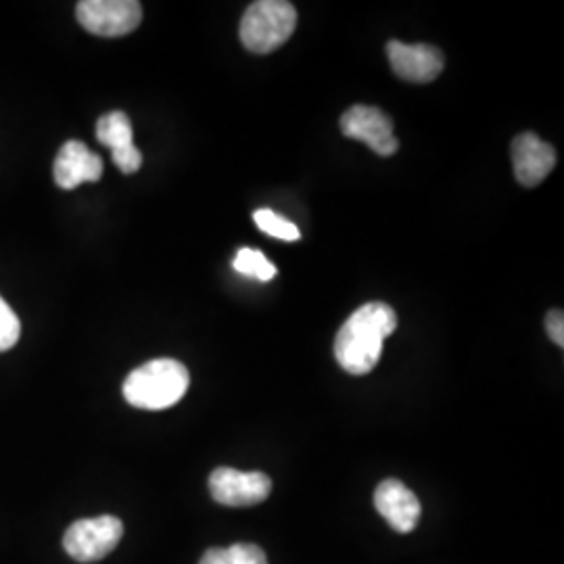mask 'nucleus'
I'll use <instances>...</instances> for the list:
<instances>
[{"label": "nucleus", "mask_w": 564, "mask_h": 564, "mask_svg": "<svg viewBox=\"0 0 564 564\" xmlns=\"http://www.w3.org/2000/svg\"><path fill=\"white\" fill-rule=\"evenodd\" d=\"M398 328L391 305L381 302L358 307L335 337V358L345 372L362 377L375 370L383 356V343Z\"/></svg>", "instance_id": "nucleus-1"}, {"label": "nucleus", "mask_w": 564, "mask_h": 564, "mask_svg": "<svg viewBox=\"0 0 564 564\" xmlns=\"http://www.w3.org/2000/svg\"><path fill=\"white\" fill-rule=\"evenodd\" d=\"M191 384V375L184 364L172 358H160L142 364L123 381L126 402L139 410H167L181 402Z\"/></svg>", "instance_id": "nucleus-2"}, {"label": "nucleus", "mask_w": 564, "mask_h": 564, "mask_svg": "<svg viewBox=\"0 0 564 564\" xmlns=\"http://www.w3.org/2000/svg\"><path fill=\"white\" fill-rule=\"evenodd\" d=\"M297 25V11L284 0H258L242 15L241 42L256 55H268L289 41Z\"/></svg>", "instance_id": "nucleus-3"}, {"label": "nucleus", "mask_w": 564, "mask_h": 564, "mask_svg": "<svg viewBox=\"0 0 564 564\" xmlns=\"http://www.w3.org/2000/svg\"><path fill=\"white\" fill-rule=\"evenodd\" d=\"M123 538V523L113 514L82 519L63 535V547L76 563H97L109 556Z\"/></svg>", "instance_id": "nucleus-4"}, {"label": "nucleus", "mask_w": 564, "mask_h": 564, "mask_svg": "<svg viewBox=\"0 0 564 564\" xmlns=\"http://www.w3.org/2000/svg\"><path fill=\"white\" fill-rule=\"evenodd\" d=\"M76 18L86 32L118 39L141 25L142 7L137 0H82L76 7Z\"/></svg>", "instance_id": "nucleus-5"}, {"label": "nucleus", "mask_w": 564, "mask_h": 564, "mask_svg": "<svg viewBox=\"0 0 564 564\" xmlns=\"http://www.w3.org/2000/svg\"><path fill=\"white\" fill-rule=\"evenodd\" d=\"M339 126L347 139L368 144L381 158H391L400 149V141L393 134V121L377 107L354 105L343 113Z\"/></svg>", "instance_id": "nucleus-6"}, {"label": "nucleus", "mask_w": 564, "mask_h": 564, "mask_svg": "<svg viewBox=\"0 0 564 564\" xmlns=\"http://www.w3.org/2000/svg\"><path fill=\"white\" fill-rule=\"evenodd\" d=\"M209 491L218 505L230 508L262 505L272 494V481L263 473H242L220 466L209 475Z\"/></svg>", "instance_id": "nucleus-7"}, {"label": "nucleus", "mask_w": 564, "mask_h": 564, "mask_svg": "<svg viewBox=\"0 0 564 564\" xmlns=\"http://www.w3.org/2000/svg\"><path fill=\"white\" fill-rule=\"evenodd\" d=\"M391 69L405 82L426 84L440 78L444 72V55L431 44H405L391 41L387 44Z\"/></svg>", "instance_id": "nucleus-8"}, {"label": "nucleus", "mask_w": 564, "mask_h": 564, "mask_svg": "<svg viewBox=\"0 0 564 564\" xmlns=\"http://www.w3.org/2000/svg\"><path fill=\"white\" fill-rule=\"evenodd\" d=\"M514 176L523 186H538L556 165V151L533 132L519 134L512 141Z\"/></svg>", "instance_id": "nucleus-9"}, {"label": "nucleus", "mask_w": 564, "mask_h": 564, "mask_svg": "<svg viewBox=\"0 0 564 564\" xmlns=\"http://www.w3.org/2000/svg\"><path fill=\"white\" fill-rule=\"evenodd\" d=\"M375 506L398 533H410L421 519V502L410 487L398 479H384L375 491Z\"/></svg>", "instance_id": "nucleus-10"}, {"label": "nucleus", "mask_w": 564, "mask_h": 564, "mask_svg": "<svg viewBox=\"0 0 564 564\" xmlns=\"http://www.w3.org/2000/svg\"><path fill=\"white\" fill-rule=\"evenodd\" d=\"M53 176L63 191H74L84 182H99L102 176V160L84 142L67 141L59 149L53 165Z\"/></svg>", "instance_id": "nucleus-11"}, {"label": "nucleus", "mask_w": 564, "mask_h": 564, "mask_svg": "<svg viewBox=\"0 0 564 564\" xmlns=\"http://www.w3.org/2000/svg\"><path fill=\"white\" fill-rule=\"evenodd\" d=\"M97 141L118 153L123 149L134 147V132L132 121L123 111H111L97 121Z\"/></svg>", "instance_id": "nucleus-12"}, {"label": "nucleus", "mask_w": 564, "mask_h": 564, "mask_svg": "<svg viewBox=\"0 0 564 564\" xmlns=\"http://www.w3.org/2000/svg\"><path fill=\"white\" fill-rule=\"evenodd\" d=\"M232 268L247 279H258L262 282L272 281L276 276V265L268 262V258L260 249H241L232 262Z\"/></svg>", "instance_id": "nucleus-13"}, {"label": "nucleus", "mask_w": 564, "mask_h": 564, "mask_svg": "<svg viewBox=\"0 0 564 564\" xmlns=\"http://www.w3.org/2000/svg\"><path fill=\"white\" fill-rule=\"evenodd\" d=\"M253 223L262 232L274 237V239H281V241H300V237H302V232L295 224L289 223L286 218H282V216L274 214L272 209H265V207L253 214Z\"/></svg>", "instance_id": "nucleus-14"}, {"label": "nucleus", "mask_w": 564, "mask_h": 564, "mask_svg": "<svg viewBox=\"0 0 564 564\" xmlns=\"http://www.w3.org/2000/svg\"><path fill=\"white\" fill-rule=\"evenodd\" d=\"M21 324L13 307L0 297V351L11 349L20 341Z\"/></svg>", "instance_id": "nucleus-15"}, {"label": "nucleus", "mask_w": 564, "mask_h": 564, "mask_svg": "<svg viewBox=\"0 0 564 564\" xmlns=\"http://www.w3.org/2000/svg\"><path fill=\"white\" fill-rule=\"evenodd\" d=\"M228 554H230V564H268V556L260 545H230Z\"/></svg>", "instance_id": "nucleus-16"}, {"label": "nucleus", "mask_w": 564, "mask_h": 564, "mask_svg": "<svg viewBox=\"0 0 564 564\" xmlns=\"http://www.w3.org/2000/svg\"><path fill=\"white\" fill-rule=\"evenodd\" d=\"M545 330L550 335V339L556 343L558 347L564 345V316L561 310H552L547 316H545Z\"/></svg>", "instance_id": "nucleus-17"}, {"label": "nucleus", "mask_w": 564, "mask_h": 564, "mask_svg": "<svg viewBox=\"0 0 564 564\" xmlns=\"http://www.w3.org/2000/svg\"><path fill=\"white\" fill-rule=\"evenodd\" d=\"M199 564H230L228 547H209Z\"/></svg>", "instance_id": "nucleus-18"}]
</instances>
